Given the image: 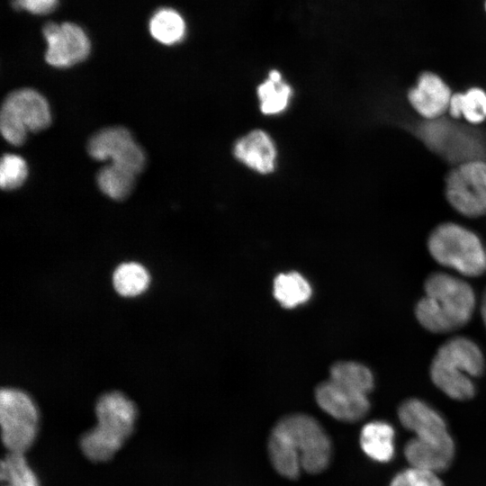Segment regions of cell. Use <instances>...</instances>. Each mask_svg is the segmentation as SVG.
I'll list each match as a JSON object with an SVG mask.
<instances>
[{
  "label": "cell",
  "mask_w": 486,
  "mask_h": 486,
  "mask_svg": "<svg viewBox=\"0 0 486 486\" xmlns=\"http://www.w3.org/2000/svg\"><path fill=\"white\" fill-rule=\"evenodd\" d=\"M447 111L452 118L464 117L472 124L482 123L486 120V92L472 87L464 93L454 94Z\"/></svg>",
  "instance_id": "obj_21"
},
{
  "label": "cell",
  "mask_w": 486,
  "mask_h": 486,
  "mask_svg": "<svg viewBox=\"0 0 486 486\" xmlns=\"http://www.w3.org/2000/svg\"><path fill=\"white\" fill-rule=\"evenodd\" d=\"M11 4L15 10L44 15L52 13L57 8L58 0H12Z\"/></svg>",
  "instance_id": "obj_29"
},
{
  "label": "cell",
  "mask_w": 486,
  "mask_h": 486,
  "mask_svg": "<svg viewBox=\"0 0 486 486\" xmlns=\"http://www.w3.org/2000/svg\"><path fill=\"white\" fill-rule=\"evenodd\" d=\"M267 452L273 467L280 475L290 480H296L300 476V456L286 434L276 424L268 437Z\"/></svg>",
  "instance_id": "obj_17"
},
{
  "label": "cell",
  "mask_w": 486,
  "mask_h": 486,
  "mask_svg": "<svg viewBox=\"0 0 486 486\" xmlns=\"http://www.w3.org/2000/svg\"><path fill=\"white\" fill-rule=\"evenodd\" d=\"M112 282L119 295L131 298L142 294L148 288L150 274L143 265L125 262L115 268Z\"/></svg>",
  "instance_id": "obj_20"
},
{
  "label": "cell",
  "mask_w": 486,
  "mask_h": 486,
  "mask_svg": "<svg viewBox=\"0 0 486 486\" xmlns=\"http://www.w3.org/2000/svg\"><path fill=\"white\" fill-rule=\"evenodd\" d=\"M390 486H444L436 473L411 466L398 473Z\"/></svg>",
  "instance_id": "obj_28"
},
{
  "label": "cell",
  "mask_w": 486,
  "mask_h": 486,
  "mask_svg": "<svg viewBox=\"0 0 486 486\" xmlns=\"http://www.w3.org/2000/svg\"><path fill=\"white\" fill-rule=\"evenodd\" d=\"M89 155L95 160L110 159L134 175L142 171L146 158L142 148L123 127L104 128L92 136L87 144Z\"/></svg>",
  "instance_id": "obj_10"
},
{
  "label": "cell",
  "mask_w": 486,
  "mask_h": 486,
  "mask_svg": "<svg viewBox=\"0 0 486 486\" xmlns=\"http://www.w3.org/2000/svg\"><path fill=\"white\" fill-rule=\"evenodd\" d=\"M276 425L299 454L302 469L311 474L327 469L332 454L331 442L318 420L307 414L295 413L283 417Z\"/></svg>",
  "instance_id": "obj_7"
},
{
  "label": "cell",
  "mask_w": 486,
  "mask_h": 486,
  "mask_svg": "<svg viewBox=\"0 0 486 486\" xmlns=\"http://www.w3.org/2000/svg\"><path fill=\"white\" fill-rule=\"evenodd\" d=\"M51 122V112L46 98L32 88L11 92L4 100L0 112V130L12 145H22L28 132L45 130Z\"/></svg>",
  "instance_id": "obj_5"
},
{
  "label": "cell",
  "mask_w": 486,
  "mask_h": 486,
  "mask_svg": "<svg viewBox=\"0 0 486 486\" xmlns=\"http://www.w3.org/2000/svg\"><path fill=\"white\" fill-rule=\"evenodd\" d=\"M329 380L342 387L368 395L374 387V376L364 364L352 362H338L330 368Z\"/></svg>",
  "instance_id": "obj_23"
},
{
  "label": "cell",
  "mask_w": 486,
  "mask_h": 486,
  "mask_svg": "<svg viewBox=\"0 0 486 486\" xmlns=\"http://www.w3.org/2000/svg\"><path fill=\"white\" fill-rule=\"evenodd\" d=\"M484 370V357L476 343L456 337L443 344L435 355L430 376L434 384L454 400H465L475 393L472 378Z\"/></svg>",
  "instance_id": "obj_3"
},
{
  "label": "cell",
  "mask_w": 486,
  "mask_h": 486,
  "mask_svg": "<svg viewBox=\"0 0 486 486\" xmlns=\"http://www.w3.org/2000/svg\"><path fill=\"white\" fill-rule=\"evenodd\" d=\"M257 94L262 112L272 115L283 112L287 107L292 89L283 81L281 73L273 69L269 72L268 78L259 85Z\"/></svg>",
  "instance_id": "obj_24"
},
{
  "label": "cell",
  "mask_w": 486,
  "mask_h": 486,
  "mask_svg": "<svg viewBox=\"0 0 486 486\" xmlns=\"http://www.w3.org/2000/svg\"><path fill=\"white\" fill-rule=\"evenodd\" d=\"M404 454L411 466L436 473L451 464L454 445L427 443L414 437L406 444Z\"/></svg>",
  "instance_id": "obj_16"
},
{
  "label": "cell",
  "mask_w": 486,
  "mask_h": 486,
  "mask_svg": "<svg viewBox=\"0 0 486 486\" xmlns=\"http://www.w3.org/2000/svg\"><path fill=\"white\" fill-rule=\"evenodd\" d=\"M135 176L133 173L111 163L99 170L96 183L106 196L121 201L127 198L132 191Z\"/></svg>",
  "instance_id": "obj_26"
},
{
  "label": "cell",
  "mask_w": 486,
  "mask_h": 486,
  "mask_svg": "<svg viewBox=\"0 0 486 486\" xmlns=\"http://www.w3.org/2000/svg\"><path fill=\"white\" fill-rule=\"evenodd\" d=\"M94 412L96 425L80 437V449L92 462H107L133 433L137 407L125 394L113 391L101 395Z\"/></svg>",
  "instance_id": "obj_2"
},
{
  "label": "cell",
  "mask_w": 486,
  "mask_h": 486,
  "mask_svg": "<svg viewBox=\"0 0 486 486\" xmlns=\"http://www.w3.org/2000/svg\"><path fill=\"white\" fill-rule=\"evenodd\" d=\"M28 176L26 161L15 154H4L0 164V185L4 190H14L23 184Z\"/></svg>",
  "instance_id": "obj_27"
},
{
  "label": "cell",
  "mask_w": 486,
  "mask_h": 486,
  "mask_svg": "<svg viewBox=\"0 0 486 486\" xmlns=\"http://www.w3.org/2000/svg\"><path fill=\"white\" fill-rule=\"evenodd\" d=\"M47 42L46 62L58 68L72 67L90 54L91 43L86 32L73 22H47L42 28Z\"/></svg>",
  "instance_id": "obj_11"
},
{
  "label": "cell",
  "mask_w": 486,
  "mask_h": 486,
  "mask_svg": "<svg viewBox=\"0 0 486 486\" xmlns=\"http://www.w3.org/2000/svg\"><path fill=\"white\" fill-rule=\"evenodd\" d=\"M418 133L428 148L457 165L482 159L486 154L485 144L474 130L446 120H427Z\"/></svg>",
  "instance_id": "obj_8"
},
{
  "label": "cell",
  "mask_w": 486,
  "mask_h": 486,
  "mask_svg": "<svg viewBox=\"0 0 486 486\" xmlns=\"http://www.w3.org/2000/svg\"><path fill=\"white\" fill-rule=\"evenodd\" d=\"M403 427L412 431L415 437L428 443L454 444L441 415L418 399L405 400L398 410Z\"/></svg>",
  "instance_id": "obj_12"
},
{
  "label": "cell",
  "mask_w": 486,
  "mask_h": 486,
  "mask_svg": "<svg viewBox=\"0 0 486 486\" xmlns=\"http://www.w3.org/2000/svg\"><path fill=\"white\" fill-rule=\"evenodd\" d=\"M425 295L415 309L420 325L433 333L453 331L465 325L475 307L471 285L456 276L434 273L425 282Z\"/></svg>",
  "instance_id": "obj_1"
},
{
  "label": "cell",
  "mask_w": 486,
  "mask_h": 486,
  "mask_svg": "<svg viewBox=\"0 0 486 486\" xmlns=\"http://www.w3.org/2000/svg\"><path fill=\"white\" fill-rule=\"evenodd\" d=\"M446 194L448 202L466 217L486 212V161L472 160L457 165L447 176Z\"/></svg>",
  "instance_id": "obj_9"
},
{
  "label": "cell",
  "mask_w": 486,
  "mask_h": 486,
  "mask_svg": "<svg viewBox=\"0 0 486 486\" xmlns=\"http://www.w3.org/2000/svg\"><path fill=\"white\" fill-rule=\"evenodd\" d=\"M394 430L392 427L382 421H372L365 424L360 434V446L370 458L386 463L394 454Z\"/></svg>",
  "instance_id": "obj_18"
},
{
  "label": "cell",
  "mask_w": 486,
  "mask_h": 486,
  "mask_svg": "<svg viewBox=\"0 0 486 486\" xmlns=\"http://www.w3.org/2000/svg\"><path fill=\"white\" fill-rule=\"evenodd\" d=\"M311 295L309 282L299 273L278 274L274 281V296L285 308H294L306 302Z\"/></svg>",
  "instance_id": "obj_22"
},
{
  "label": "cell",
  "mask_w": 486,
  "mask_h": 486,
  "mask_svg": "<svg viewBox=\"0 0 486 486\" xmlns=\"http://www.w3.org/2000/svg\"><path fill=\"white\" fill-rule=\"evenodd\" d=\"M315 399L323 411L344 422L358 421L370 409L366 394L342 387L330 380L316 387Z\"/></svg>",
  "instance_id": "obj_13"
},
{
  "label": "cell",
  "mask_w": 486,
  "mask_h": 486,
  "mask_svg": "<svg viewBox=\"0 0 486 486\" xmlns=\"http://www.w3.org/2000/svg\"><path fill=\"white\" fill-rule=\"evenodd\" d=\"M2 486H40L39 477L24 453L8 452L1 461Z\"/></svg>",
  "instance_id": "obj_25"
},
{
  "label": "cell",
  "mask_w": 486,
  "mask_h": 486,
  "mask_svg": "<svg viewBox=\"0 0 486 486\" xmlns=\"http://www.w3.org/2000/svg\"><path fill=\"white\" fill-rule=\"evenodd\" d=\"M485 9H486V1H485Z\"/></svg>",
  "instance_id": "obj_31"
},
{
  "label": "cell",
  "mask_w": 486,
  "mask_h": 486,
  "mask_svg": "<svg viewBox=\"0 0 486 486\" xmlns=\"http://www.w3.org/2000/svg\"><path fill=\"white\" fill-rule=\"evenodd\" d=\"M148 31L154 40L166 46L180 43L186 35V22L182 14L169 7L158 9L148 21Z\"/></svg>",
  "instance_id": "obj_19"
},
{
  "label": "cell",
  "mask_w": 486,
  "mask_h": 486,
  "mask_svg": "<svg viewBox=\"0 0 486 486\" xmlns=\"http://www.w3.org/2000/svg\"><path fill=\"white\" fill-rule=\"evenodd\" d=\"M428 248L438 264L464 276H479L486 270V249L480 238L459 224L437 226L428 238Z\"/></svg>",
  "instance_id": "obj_4"
},
{
  "label": "cell",
  "mask_w": 486,
  "mask_h": 486,
  "mask_svg": "<svg viewBox=\"0 0 486 486\" xmlns=\"http://www.w3.org/2000/svg\"><path fill=\"white\" fill-rule=\"evenodd\" d=\"M235 157L248 167L268 174L274 169L276 149L269 135L256 130L239 139L234 146Z\"/></svg>",
  "instance_id": "obj_15"
},
{
  "label": "cell",
  "mask_w": 486,
  "mask_h": 486,
  "mask_svg": "<svg viewBox=\"0 0 486 486\" xmlns=\"http://www.w3.org/2000/svg\"><path fill=\"white\" fill-rule=\"evenodd\" d=\"M451 96L447 84L432 72L422 73L407 95L413 109L427 120L438 119L447 111Z\"/></svg>",
  "instance_id": "obj_14"
},
{
  "label": "cell",
  "mask_w": 486,
  "mask_h": 486,
  "mask_svg": "<svg viewBox=\"0 0 486 486\" xmlns=\"http://www.w3.org/2000/svg\"><path fill=\"white\" fill-rule=\"evenodd\" d=\"M481 311H482V319H483V322H484L485 327H486V290H485L483 297H482Z\"/></svg>",
  "instance_id": "obj_30"
},
{
  "label": "cell",
  "mask_w": 486,
  "mask_h": 486,
  "mask_svg": "<svg viewBox=\"0 0 486 486\" xmlns=\"http://www.w3.org/2000/svg\"><path fill=\"white\" fill-rule=\"evenodd\" d=\"M1 437L8 452L25 453L39 432L40 413L32 398L13 387L0 392Z\"/></svg>",
  "instance_id": "obj_6"
}]
</instances>
